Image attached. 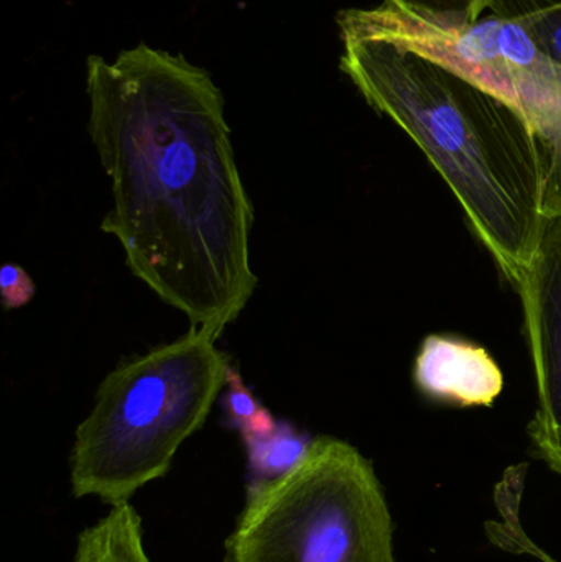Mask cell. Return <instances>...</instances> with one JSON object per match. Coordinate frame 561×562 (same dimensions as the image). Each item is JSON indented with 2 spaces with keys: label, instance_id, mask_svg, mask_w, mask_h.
Segmentation results:
<instances>
[{
  "label": "cell",
  "instance_id": "cell-2",
  "mask_svg": "<svg viewBox=\"0 0 561 562\" xmlns=\"http://www.w3.org/2000/svg\"><path fill=\"white\" fill-rule=\"evenodd\" d=\"M341 69L427 155L504 276L519 284L546 231L543 161L527 119L438 59L341 30Z\"/></svg>",
  "mask_w": 561,
  "mask_h": 562
},
{
  "label": "cell",
  "instance_id": "cell-8",
  "mask_svg": "<svg viewBox=\"0 0 561 562\" xmlns=\"http://www.w3.org/2000/svg\"><path fill=\"white\" fill-rule=\"evenodd\" d=\"M71 562H152L145 548L144 521L132 502L108 514L76 538Z\"/></svg>",
  "mask_w": 561,
  "mask_h": 562
},
{
  "label": "cell",
  "instance_id": "cell-11",
  "mask_svg": "<svg viewBox=\"0 0 561 562\" xmlns=\"http://www.w3.org/2000/svg\"><path fill=\"white\" fill-rule=\"evenodd\" d=\"M224 409L227 419L234 428L239 429L244 441L247 439L262 438L277 428L276 422L269 409L263 408L256 396L250 392L249 386L244 383L234 367H231L227 375L226 393H224Z\"/></svg>",
  "mask_w": 561,
  "mask_h": 562
},
{
  "label": "cell",
  "instance_id": "cell-5",
  "mask_svg": "<svg viewBox=\"0 0 561 562\" xmlns=\"http://www.w3.org/2000/svg\"><path fill=\"white\" fill-rule=\"evenodd\" d=\"M339 30L385 36L438 59L517 109L539 142L543 216L561 217V65L540 52L527 30L503 12L460 29H441L384 0L341 10Z\"/></svg>",
  "mask_w": 561,
  "mask_h": 562
},
{
  "label": "cell",
  "instance_id": "cell-13",
  "mask_svg": "<svg viewBox=\"0 0 561 562\" xmlns=\"http://www.w3.org/2000/svg\"><path fill=\"white\" fill-rule=\"evenodd\" d=\"M0 294L5 310H19L32 301L35 284L22 267L5 263L0 270Z\"/></svg>",
  "mask_w": 561,
  "mask_h": 562
},
{
  "label": "cell",
  "instance_id": "cell-7",
  "mask_svg": "<svg viewBox=\"0 0 561 562\" xmlns=\"http://www.w3.org/2000/svg\"><path fill=\"white\" fill-rule=\"evenodd\" d=\"M415 382L425 395L460 406H490L504 385L493 357L453 337L428 336L415 362Z\"/></svg>",
  "mask_w": 561,
  "mask_h": 562
},
{
  "label": "cell",
  "instance_id": "cell-12",
  "mask_svg": "<svg viewBox=\"0 0 561 562\" xmlns=\"http://www.w3.org/2000/svg\"><path fill=\"white\" fill-rule=\"evenodd\" d=\"M408 15L434 23L441 29H460L478 22L497 0H389Z\"/></svg>",
  "mask_w": 561,
  "mask_h": 562
},
{
  "label": "cell",
  "instance_id": "cell-1",
  "mask_svg": "<svg viewBox=\"0 0 561 562\" xmlns=\"http://www.w3.org/2000/svg\"><path fill=\"white\" fill-rule=\"evenodd\" d=\"M89 134L111 178L101 229L135 279L220 339L253 297L254 207L204 69L141 43L88 58Z\"/></svg>",
  "mask_w": 561,
  "mask_h": 562
},
{
  "label": "cell",
  "instance_id": "cell-4",
  "mask_svg": "<svg viewBox=\"0 0 561 562\" xmlns=\"http://www.w3.org/2000/svg\"><path fill=\"white\" fill-rule=\"evenodd\" d=\"M224 562H395L374 465L343 439L313 438L289 472L247 485Z\"/></svg>",
  "mask_w": 561,
  "mask_h": 562
},
{
  "label": "cell",
  "instance_id": "cell-6",
  "mask_svg": "<svg viewBox=\"0 0 561 562\" xmlns=\"http://www.w3.org/2000/svg\"><path fill=\"white\" fill-rule=\"evenodd\" d=\"M517 288L539 396L529 435L537 458L561 475V217L547 221L536 256Z\"/></svg>",
  "mask_w": 561,
  "mask_h": 562
},
{
  "label": "cell",
  "instance_id": "cell-9",
  "mask_svg": "<svg viewBox=\"0 0 561 562\" xmlns=\"http://www.w3.org/2000/svg\"><path fill=\"white\" fill-rule=\"evenodd\" d=\"M310 442L312 439L287 423H279L272 432L262 438L244 441L249 471L253 472L249 484L272 481L289 472L305 456Z\"/></svg>",
  "mask_w": 561,
  "mask_h": 562
},
{
  "label": "cell",
  "instance_id": "cell-10",
  "mask_svg": "<svg viewBox=\"0 0 561 562\" xmlns=\"http://www.w3.org/2000/svg\"><path fill=\"white\" fill-rule=\"evenodd\" d=\"M494 12L516 19L540 52L561 65V0H497Z\"/></svg>",
  "mask_w": 561,
  "mask_h": 562
},
{
  "label": "cell",
  "instance_id": "cell-3",
  "mask_svg": "<svg viewBox=\"0 0 561 562\" xmlns=\"http://www.w3.org/2000/svg\"><path fill=\"white\" fill-rule=\"evenodd\" d=\"M216 342L210 330L191 327L109 372L76 428L72 497L127 504L170 472L178 449L203 428L226 386L233 363Z\"/></svg>",
  "mask_w": 561,
  "mask_h": 562
}]
</instances>
